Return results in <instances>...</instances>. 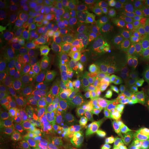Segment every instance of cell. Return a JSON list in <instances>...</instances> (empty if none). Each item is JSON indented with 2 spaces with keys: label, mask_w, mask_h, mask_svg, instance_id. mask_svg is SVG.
<instances>
[{
  "label": "cell",
  "mask_w": 149,
  "mask_h": 149,
  "mask_svg": "<svg viewBox=\"0 0 149 149\" xmlns=\"http://www.w3.org/2000/svg\"><path fill=\"white\" fill-rule=\"evenodd\" d=\"M7 139L15 149H29L39 141L37 126L29 117H19L8 126Z\"/></svg>",
  "instance_id": "1"
},
{
  "label": "cell",
  "mask_w": 149,
  "mask_h": 149,
  "mask_svg": "<svg viewBox=\"0 0 149 149\" xmlns=\"http://www.w3.org/2000/svg\"><path fill=\"white\" fill-rule=\"evenodd\" d=\"M73 42L68 29L51 25L46 31V44L57 51L61 57L68 53Z\"/></svg>",
  "instance_id": "2"
},
{
  "label": "cell",
  "mask_w": 149,
  "mask_h": 149,
  "mask_svg": "<svg viewBox=\"0 0 149 149\" xmlns=\"http://www.w3.org/2000/svg\"><path fill=\"white\" fill-rule=\"evenodd\" d=\"M98 120L102 139H110L111 140L117 139L126 123L120 114L109 112L100 115Z\"/></svg>",
  "instance_id": "3"
},
{
  "label": "cell",
  "mask_w": 149,
  "mask_h": 149,
  "mask_svg": "<svg viewBox=\"0 0 149 149\" xmlns=\"http://www.w3.org/2000/svg\"><path fill=\"white\" fill-rule=\"evenodd\" d=\"M46 31H26L24 33L21 41L22 53L24 55V59H33L38 55L46 45Z\"/></svg>",
  "instance_id": "4"
},
{
  "label": "cell",
  "mask_w": 149,
  "mask_h": 149,
  "mask_svg": "<svg viewBox=\"0 0 149 149\" xmlns=\"http://www.w3.org/2000/svg\"><path fill=\"white\" fill-rule=\"evenodd\" d=\"M72 123L68 122L62 114L57 115L51 122L45 126H37L39 141L44 137L58 136L68 133Z\"/></svg>",
  "instance_id": "5"
},
{
  "label": "cell",
  "mask_w": 149,
  "mask_h": 149,
  "mask_svg": "<svg viewBox=\"0 0 149 149\" xmlns=\"http://www.w3.org/2000/svg\"><path fill=\"white\" fill-rule=\"evenodd\" d=\"M48 13L40 11H25L22 17L27 31H45L51 26V19Z\"/></svg>",
  "instance_id": "6"
},
{
  "label": "cell",
  "mask_w": 149,
  "mask_h": 149,
  "mask_svg": "<svg viewBox=\"0 0 149 149\" xmlns=\"http://www.w3.org/2000/svg\"><path fill=\"white\" fill-rule=\"evenodd\" d=\"M34 89V83L25 78H15L8 84V91L11 97L19 102H25L29 100L33 95Z\"/></svg>",
  "instance_id": "7"
},
{
  "label": "cell",
  "mask_w": 149,
  "mask_h": 149,
  "mask_svg": "<svg viewBox=\"0 0 149 149\" xmlns=\"http://www.w3.org/2000/svg\"><path fill=\"white\" fill-rule=\"evenodd\" d=\"M60 57V55L57 51L46 44L37 57L35 75H42L47 70L57 66Z\"/></svg>",
  "instance_id": "8"
},
{
  "label": "cell",
  "mask_w": 149,
  "mask_h": 149,
  "mask_svg": "<svg viewBox=\"0 0 149 149\" xmlns=\"http://www.w3.org/2000/svg\"><path fill=\"white\" fill-rule=\"evenodd\" d=\"M63 116L68 122L73 123H85L88 124L93 120H98L100 115L95 114L91 115L84 109L80 104H74L68 106L63 110L61 113Z\"/></svg>",
  "instance_id": "9"
},
{
  "label": "cell",
  "mask_w": 149,
  "mask_h": 149,
  "mask_svg": "<svg viewBox=\"0 0 149 149\" xmlns=\"http://www.w3.org/2000/svg\"><path fill=\"white\" fill-rule=\"evenodd\" d=\"M130 124L140 131H149V112L141 109L135 104L130 106L128 112Z\"/></svg>",
  "instance_id": "10"
},
{
  "label": "cell",
  "mask_w": 149,
  "mask_h": 149,
  "mask_svg": "<svg viewBox=\"0 0 149 149\" xmlns=\"http://www.w3.org/2000/svg\"><path fill=\"white\" fill-rule=\"evenodd\" d=\"M54 93L65 101L72 100L74 93V78L71 75L62 73L59 76L53 90L50 93Z\"/></svg>",
  "instance_id": "11"
},
{
  "label": "cell",
  "mask_w": 149,
  "mask_h": 149,
  "mask_svg": "<svg viewBox=\"0 0 149 149\" xmlns=\"http://www.w3.org/2000/svg\"><path fill=\"white\" fill-rule=\"evenodd\" d=\"M62 73V70L57 66L46 70L37 81L35 92H42L48 94L51 93L57 79Z\"/></svg>",
  "instance_id": "12"
},
{
  "label": "cell",
  "mask_w": 149,
  "mask_h": 149,
  "mask_svg": "<svg viewBox=\"0 0 149 149\" xmlns=\"http://www.w3.org/2000/svg\"><path fill=\"white\" fill-rule=\"evenodd\" d=\"M95 13L88 1H75L70 3V14L75 24H82Z\"/></svg>",
  "instance_id": "13"
},
{
  "label": "cell",
  "mask_w": 149,
  "mask_h": 149,
  "mask_svg": "<svg viewBox=\"0 0 149 149\" xmlns=\"http://www.w3.org/2000/svg\"><path fill=\"white\" fill-rule=\"evenodd\" d=\"M68 135L71 137L74 146L81 144L84 141L90 139L91 137H96L90 125L84 123H73L70 126Z\"/></svg>",
  "instance_id": "14"
},
{
  "label": "cell",
  "mask_w": 149,
  "mask_h": 149,
  "mask_svg": "<svg viewBox=\"0 0 149 149\" xmlns=\"http://www.w3.org/2000/svg\"><path fill=\"white\" fill-rule=\"evenodd\" d=\"M139 40L137 33L128 31L120 36H112V48L120 51H128L135 47Z\"/></svg>",
  "instance_id": "15"
},
{
  "label": "cell",
  "mask_w": 149,
  "mask_h": 149,
  "mask_svg": "<svg viewBox=\"0 0 149 149\" xmlns=\"http://www.w3.org/2000/svg\"><path fill=\"white\" fill-rule=\"evenodd\" d=\"M57 115L46 107H35L29 109L28 111V117L35 122L37 126L46 125L57 117Z\"/></svg>",
  "instance_id": "16"
},
{
  "label": "cell",
  "mask_w": 149,
  "mask_h": 149,
  "mask_svg": "<svg viewBox=\"0 0 149 149\" xmlns=\"http://www.w3.org/2000/svg\"><path fill=\"white\" fill-rule=\"evenodd\" d=\"M18 33L14 29L6 24L0 25V48L7 51L15 45L17 42Z\"/></svg>",
  "instance_id": "17"
},
{
  "label": "cell",
  "mask_w": 149,
  "mask_h": 149,
  "mask_svg": "<svg viewBox=\"0 0 149 149\" xmlns=\"http://www.w3.org/2000/svg\"><path fill=\"white\" fill-rule=\"evenodd\" d=\"M19 19V14L17 3L15 1H0V19L3 24L10 23L17 21Z\"/></svg>",
  "instance_id": "18"
},
{
  "label": "cell",
  "mask_w": 149,
  "mask_h": 149,
  "mask_svg": "<svg viewBox=\"0 0 149 149\" xmlns=\"http://www.w3.org/2000/svg\"><path fill=\"white\" fill-rule=\"evenodd\" d=\"M110 14L109 10L94 13L86 21L80 24L85 31H93L101 28L107 22Z\"/></svg>",
  "instance_id": "19"
},
{
  "label": "cell",
  "mask_w": 149,
  "mask_h": 149,
  "mask_svg": "<svg viewBox=\"0 0 149 149\" xmlns=\"http://www.w3.org/2000/svg\"><path fill=\"white\" fill-rule=\"evenodd\" d=\"M92 81L91 74H84L74 79V93L72 100L78 101L84 100L85 94L89 83Z\"/></svg>",
  "instance_id": "20"
},
{
  "label": "cell",
  "mask_w": 149,
  "mask_h": 149,
  "mask_svg": "<svg viewBox=\"0 0 149 149\" xmlns=\"http://www.w3.org/2000/svg\"><path fill=\"white\" fill-rule=\"evenodd\" d=\"M88 100L96 104L99 111H104L106 113L116 109V107H118L116 102L111 97L104 93L98 92L95 95Z\"/></svg>",
  "instance_id": "21"
},
{
  "label": "cell",
  "mask_w": 149,
  "mask_h": 149,
  "mask_svg": "<svg viewBox=\"0 0 149 149\" xmlns=\"http://www.w3.org/2000/svg\"><path fill=\"white\" fill-rule=\"evenodd\" d=\"M48 94L42 92H35L26 101L23 102L20 106V109H29V108L44 107L47 103Z\"/></svg>",
  "instance_id": "22"
},
{
  "label": "cell",
  "mask_w": 149,
  "mask_h": 149,
  "mask_svg": "<svg viewBox=\"0 0 149 149\" xmlns=\"http://www.w3.org/2000/svg\"><path fill=\"white\" fill-rule=\"evenodd\" d=\"M91 70V62L87 57H83L74 61L70 70V75L74 79L79 76L88 74Z\"/></svg>",
  "instance_id": "23"
},
{
  "label": "cell",
  "mask_w": 149,
  "mask_h": 149,
  "mask_svg": "<svg viewBox=\"0 0 149 149\" xmlns=\"http://www.w3.org/2000/svg\"><path fill=\"white\" fill-rule=\"evenodd\" d=\"M99 92L106 93V94L109 95L110 97H111L115 102H116L118 106H120L125 102V99L122 91L117 86V84H107L102 86L100 87V91Z\"/></svg>",
  "instance_id": "24"
},
{
  "label": "cell",
  "mask_w": 149,
  "mask_h": 149,
  "mask_svg": "<svg viewBox=\"0 0 149 149\" xmlns=\"http://www.w3.org/2000/svg\"><path fill=\"white\" fill-rule=\"evenodd\" d=\"M91 74L93 82L99 86L101 87L103 84H107L109 82L110 72L108 66L94 68Z\"/></svg>",
  "instance_id": "25"
},
{
  "label": "cell",
  "mask_w": 149,
  "mask_h": 149,
  "mask_svg": "<svg viewBox=\"0 0 149 149\" xmlns=\"http://www.w3.org/2000/svg\"><path fill=\"white\" fill-rule=\"evenodd\" d=\"M70 33L72 40L74 42L81 43L85 45L89 44V40L86 31H85L80 26V24L74 23V25L70 28Z\"/></svg>",
  "instance_id": "26"
},
{
  "label": "cell",
  "mask_w": 149,
  "mask_h": 149,
  "mask_svg": "<svg viewBox=\"0 0 149 149\" xmlns=\"http://www.w3.org/2000/svg\"><path fill=\"white\" fill-rule=\"evenodd\" d=\"M51 21L55 23L53 25L57 26L64 28V29H68L74 25L73 19H72L71 14L69 13H64L58 15L51 17Z\"/></svg>",
  "instance_id": "27"
},
{
  "label": "cell",
  "mask_w": 149,
  "mask_h": 149,
  "mask_svg": "<svg viewBox=\"0 0 149 149\" xmlns=\"http://www.w3.org/2000/svg\"><path fill=\"white\" fill-rule=\"evenodd\" d=\"M133 6L136 8L134 9L135 17L149 23V3H145L144 1H137Z\"/></svg>",
  "instance_id": "28"
},
{
  "label": "cell",
  "mask_w": 149,
  "mask_h": 149,
  "mask_svg": "<svg viewBox=\"0 0 149 149\" xmlns=\"http://www.w3.org/2000/svg\"><path fill=\"white\" fill-rule=\"evenodd\" d=\"M46 106L48 109L51 110L56 115L61 114L63 111L61 99L54 93L48 94V101Z\"/></svg>",
  "instance_id": "29"
},
{
  "label": "cell",
  "mask_w": 149,
  "mask_h": 149,
  "mask_svg": "<svg viewBox=\"0 0 149 149\" xmlns=\"http://www.w3.org/2000/svg\"><path fill=\"white\" fill-rule=\"evenodd\" d=\"M126 26L129 29V31H134L137 33H142L148 29V23H146L139 18L135 17L128 20Z\"/></svg>",
  "instance_id": "30"
},
{
  "label": "cell",
  "mask_w": 149,
  "mask_h": 149,
  "mask_svg": "<svg viewBox=\"0 0 149 149\" xmlns=\"http://www.w3.org/2000/svg\"><path fill=\"white\" fill-rule=\"evenodd\" d=\"M132 6L122 0H113L110 2L109 11L117 15H124L131 10Z\"/></svg>",
  "instance_id": "31"
},
{
  "label": "cell",
  "mask_w": 149,
  "mask_h": 149,
  "mask_svg": "<svg viewBox=\"0 0 149 149\" xmlns=\"http://www.w3.org/2000/svg\"><path fill=\"white\" fill-rule=\"evenodd\" d=\"M135 81L129 74H124L121 76L116 84L121 91L124 93L133 92Z\"/></svg>",
  "instance_id": "32"
},
{
  "label": "cell",
  "mask_w": 149,
  "mask_h": 149,
  "mask_svg": "<svg viewBox=\"0 0 149 149\" xmlns=\"http://www.w3.org/2000/svg\"><path fill=\"white\" fill-rule=\"evenodd\" d=\"M86 46V45H85V44L74 41L72 47L70 48V51L68 52V53L67 54V55L72 61H77L84 56Z\"/></svg>",
  "instance_id": "33"
},
{
  "label": "cell",
  "mask_w": 149,
  "mask_h": 149,
  "mask_svg": "<svg viewBox=\"0 0 149 149\" xmlns=\"http://www.w3.org/2000/svg\"><path fill=\"white\" fill-rule=\"evenodd\" d=\"M134 104L137 107L149 112V91L146 92L133 94Z\"/></svg>",
  "instance_id": "34"
},
{
  "label": "cell",
  "mask_w": 149,
  "mask_h": 149,
  "mask_svg": "<svg viewBox=\"0 0 149 149\" xmlns=\"http://www.w3.org/2000/svg\"><path fill=\"white\" fill-rule=\"evenodd\" d=\"M148 72V69L144 66V64L141 61H137L133 68L130 70L128 74L134 80L137 81L141 78L146 77V74L147 75Z\"/></svg>",
  "instance_id": "35"
},
{
  "label": "cell",
  "mask_w": 149,
  "mask_h": 149,
  "mask_svg": "<svg viewBox=\"0 0 149 149\" xmlns=\"http://www.w3.org/2000/svg\"><path fill=\"white\" fill-rule=\"evenodd\" d=\"M24 8L26 11H40V12H46V6L48 1H24Z\"/></svg>",
  "instance_id": "36"
},
{
  "label": "cell",
  "mask_w": 149,
  "mask_h": 149,
  "mask_svg": "<svg viewBox=\"0 0 149 149\" xmlns=\"http://www.w3.org/2000/svg\"><path fill=\"white\" fill-rule=\"evenodd\" d=\"M136 63L137 62L135 59L131 58L128 56H124L118 62V66L123 75L129 73L130 70L133 68Z\"/></svg>",
  "instance_id": "37"
},
{
  "label": "cell",
  "mask_w": 149,
  "mask_h": 149,
  "mask_svg": "<svg viewBox=\"0 0 149 149\" xmlns=\"http://www.w3.org/2000/svg\"><path fill=\"white\" fill-rule=\"evenodd\" d=\"M126 24H125L122 19H115L112 22L111 31L110 35L113 37L120 36L123 33L126 31Z\"/></svg>",
  "instance_id": "38"
},
{
  "label": "cell",
  "mask_w": 149,
  "mask_h": 149,
  "mask_svg": "<svg viewBox=\"0 0 149 149\" xmlns=\"http://www.w3.org/2000/svg\"><path fill=\"white\" fill-rule=\"evenodd\" d=\"M104 53L103 47L98 41L90 42L86 46L85 53L84 57H88V56L96 55V54H100Z\"/></svg>",
  "instance_id": "39"
},
{
  "label": "cell",
  "mask_w": 149,
  "mask_h": 149,
  "mask_svg": "<svg viewBox=\"0 0 149 149\" xmlns=\"http://www.w3.org/2000/svg\"><path fill=\"white\" fill-rule=\"evenodd\" d=\"M22 61H23V59L19 61L15 66H8L4 64H0V77H1V79H3V81H6L7 78L9 76L13 75L15 73L17 67V66L20 63L22 62Z\"/></svg>",
  "instance_id": "40"
},
{
  "label": "cell",
  "mask_w": 149,
  "mask_h": 149,
  "mask_svg": "<svg viewBox=\"0 0 149 149\" xmlns=\"http://www.w3.org/2000/svg\"><path fill=\"white\" fill-rule=\"evenodd\" d=\"M40 142L42 149H60L56 136L44 137L40 139Z\"/></svg>",
  "instance_id": "41"
},
{
  "label": "cell",
  "mask_w": 149,
  "mask_h": 149,
  "mask_svg": "<svg viewBox=\"0 0 149 149\" xmlns=\"http://www.w3.org/2000/svg\"><path fill=\"white\" fill-rule=\"evenodd\" d=\"M149 91V79L147 77H144L135 81L133 94L141 93Z\"/></svg>",
  "instance_id": "42"
},
{
  "label": "cell",
  "mask_w": 149,
  "mask_h": 149,
  "mask_svg": "<svg viewBox=\"0 0 149 149\" xmlns=\"http://www.w3.org/2000/svg\"><path fill=\"white\" fill-rule=\"evenodd\" d=\"M110 2L107 0H91L88 1L95 12H101L104 10H109Z\"/></svg>",
  "instance_id": "43"
},
{
  "label": "cell",
  "mask_w": 149,
  "mask_h": 149,
  "mask_svg": "<svg viewBox=\"0 0 149 149\" xmlns=\"http://www.w3.org/2000/svg\"><path fill=\"white\" fill-rule=\"evenodd\" d=\"M110 72V79L109 84H116L119 79L121 77V70L119 68L118 64H111L108 66Z\"/></svg>",
  "instance_id": "44"
},
{
  "label": "cell",
  "mask_w": 149,
  "mask_h": 149,
  "mask_svg": "<svg viewBox=\"0 0 149 149\" xmlns=\"http://www.w3.org/2000/svg\"><path fill=\"white\" fill-rule=\"evenodd\" d=\"M105 53L107 55V61H109L111 64H115V63L119 62L121 60V59L124 57L122 51L113 48H111Z\"/></svg>",
  "instance_id": "45"
},
{
  "label": "cell",
  "mask_w": 149,
  "mask_h": 149,
  "mask_svg": "<svg viewBox=\"0 0 149 149\" xmlns=\"http://www.w3.org/2000/svg\"><path fill=\"white\" fill-rule=\"evenodd\" d=\"M107 58L105 53L93 55L91 57L90 62L95 67H102L107 63Z\"/></svg>",
  "instance_id": "46"
},
{
  "label": "cell",
  "mask_w": 149,
  "mask_h": 149,
  "mask_svg": "<svg viewBox=\"0 0 149 149\" xmlns=\"http://www.w3.org/2000/svg\"><path fill=\"white\" fill-rule=\"evenodd\" d=\"M79 104L82 106L86 111L88 112V114H90L91 115L97 114L99 112L97 107L95 104L93 103V102H91L88 99H85V100H81Z\"/></svg>",
  "instance_id": "47"
},
{
  "label": "cell",
  "mask_w": 149,
  "mask_h": 149,
  "mask_svg": "<svg viewBox=\"0 0 149 149\" xmlns=\"http://www.w3.org/2000/svg\"><path fill=\"white\" fill-rule=\"evenodd\" d=\"M137 46L139 53L140 54V57L149 53V40H147L144 37H139Z\"/></svg>",
  "instance_id": "48"
},
{
  "label": "cell",
  "mask_w": 149,
  "mask_h": 149,
  "mask_svg": "<svg viewBox=\"0 0 149 149\" xmlns=\"http://www.w3.org/2000/svg\"><path fill=\"white\" fill-rule=\"evenodd\" d=\"M98 42L103 47L104 53H106L112 48V35H103L99 39Z\"/></svg>",
  "instance_id": "49"
},
{
  "label": "cell",
  "mask_w": 149,
  "mask_h": 149,
  "mask_svg": "<svg viewBox=\"0 0 149 149\" xmlns=\"http://www.w3.org/2000/svg\"><path fill=\"white\" fill-rule=\"evenodd\" d=\"M74 63V61H72L71 59H70L69 57H68V55H65L62 58L59 59V62L57 63V66L58 67L59 69L61 70H66L68 69V68L70 66H72Z\"/></svg>",
  "instance_id": "50"
},
{
  "label": "cell",
  "mask_w": 149,
  "mask_h": 149,
  "mask_svg": "<svg viewBox=\"0 0 149 149\" xmlns=\"http://www.w3.org/2000/svg\"><path fill=\"white\" fill-rule=\"evenodd\" d=\"M99 91H100L99 86L95 84V83H93V81H91V82L89 83L86 92L85 99H90L91 97H93V96L95 95Z\"/></svg>",
  "instance_id": "51"
},
{
  "label": "cell",
  "mask_w": 149,
  "mask_h": 149,
  "mask_svg": "<svg viewBox=\"0 0 149 149\" xmlns=\"http://www.w3.org/2000/svg\"><path fill=\"white\" fill-rule=\"evenodd\" d=\"M87 35H88L89 43L95 42V41L98 40L102 36V27L98 29L93 30V31H86Z\"/></svg>",
  "instance_id": "52"
},
{
  "label": "cell",
  "mask_w": 149,
  "mask_h": 149,
  "mask_svg": "<svg viewBox=\"0 0 149 149\" xmlns=\"http://www.w3.org/2000/svg\"><path fill=\"white\" fill-rule=\"evenodd\" d=\"M95 138L96 137H91L90 139L78 144L77 146H74V149H95L94 142Z\"/></svg>",
  "instance_id": "53"
},
{
  "label": "cell",
  "mask_w": 149,
  "mask_h": 149,
  "mask_svg": "<svg viewBox=\"0 0 149 149\" xmlns=\"http://www.w3.org/2000/svg\"><path fill=\"white\" fill-rule=\"evenodd\" d=\"M104 149H125V147L119 139H113L107 143Z\"/></svg>",
  "instance_id": "54"
},
{
  "label": "cell",
  "mask_w": 149,
  "mask_h": 149,
  "mask_svg": "<svg viewBox=\"0 0 149 149\" xmlns=\"http://www.w3.org/2000/svg\"><path fill=\"white\" fill-rule=\"evenodd\" d=\"M111 26H112V24H111V22H107L102 26V32H103L105 35H109V33H111Z\"/></svg>",
  "instance_id": "55"
},
{
  "label": "cell",
  "mask_w": 149,
  "mask_h": 149,
  "mask_svg": "<svg viewBox=\"0 0 149 149\" xmlns=\"http://www.w3.org/2000/svg\"><path fill=\"white\" fill-rule=\"evenodd\" d=\"M141 62L144 64V66L146 67V68L149 70V53L144 56L140 57Z\"/></svg>",
  "instance_id": "56"
},
{
  "label": "cell",
  "mask_w": 149,
  "mask_h": 149,
  "mask_svg": "<svg viewBox=\"0 0 149 149\" xmlns=\"http://www.w3.org/2000/svg\"><path fill=\"white\" fill-rule=\"evenodd\" d=\"M137 34L138 35L139 37H144V38H146L147 40H149V23H148V29H147L144 33H137Z\"/></svg>",
  "instance_id": "57"
},
{
  "label": "cell",
  "mask_w": 149,
  "mask_h": 149,
  "mask_svg": "<svg viewBox=\"0 0 149 149\" xmlns=\"http://www.w3.org/2000/svg\"><path fill=\"white\" fill-rule=\"evenodd\" d=\"M40 148H41L40 142V141H39L36 144H35L34 146L31 147V148H30L29 149H40Z\"/></svg>",
  "instance_id": "58"
},
{
  "label": "cell",
  "mask_w": 149,
  "mask_h": 149,
  "mask_svg": "<svg viewBox=\"0 0 149 149\" xmlns=\"http://www.w3.org/2000/svg\"><path fill=\"white\" fill-rule=\"evenodd\" d=\"M1 149H15V148H13V147L10 146V145H8V146H6L4 144L2 145V144H1Z\"/></svg>",
  "instance_id": "59"
},
{
  "label": "cell",
  "mask_w": 149,
  "mask_h": 149,
  "mask_svg": "<svg viewBox=\"0 0 149 149\" xmlns=\"http://www.w3.org/2000/svg\"><path fill=\"white\" fill-rule=\"evenodd\" d=\"M147 141H148V145L149 146V131L147 133Z\"/></svg>",
  "instance_id": "60"
},
{
  "label": "cell",
  "mask_w": 149,
  "mask_h": 149,
  "mask_svg": "<svg viewBox=\"0 0 149 149\" xmlns=\"http://www.w3.org/2000/svg\"><path fill=\"white\" fill-rule=\"evenodd\" d=\"M146 77L148 78V79H149V72H148V74H147V75H146Z\"/></svg>",
  "instance_id": "61"
},
{
  "label": "cell",
  "mask_w": 149,
  "mask_h": 149,
  "mask_svg": "<svg viewBox=\"0 0 149 149\" xmlns=\"http://www.w3.org/2000/svg\"><path fill=\"white\" fill-rule=\"evenodd\" d=\"M40 149H42V148H40Z\"/></svg>",
  "instance_id": "62"
}]
</instances>
